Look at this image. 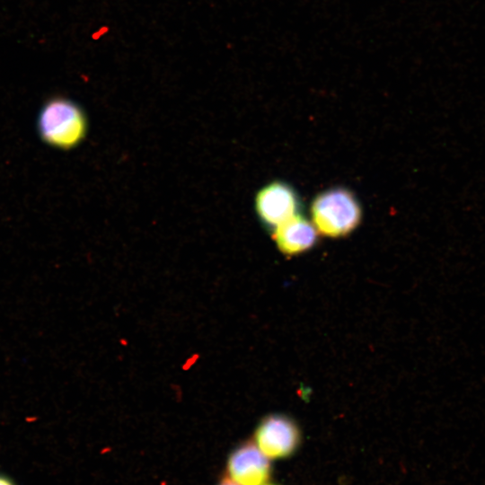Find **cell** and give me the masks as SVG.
Here are the masks:
<instances>
[{
    "label": "cell",
    "mask_w": 485,
    "mask_h": 485,
    "mask_svg": "<svg viewBox=\"0 0 485 485\" xmlns=\"http://www.w3.org/2000/svg\"><path fill=\"white\" fill-rule=\"evenodd\" d=\"M86 130L87 121L83 110L68 99H50L39 114V134L45 143L54 147H75L84 138Z\"/></svg>",
    "instance_id": "6da1fadb"
},
{
    "label": "cell",
    "mask_w": 485,
    "mask_h": 485,
    "mask_svg": "<svg viewBox=\"0 0 485 485\" xmlns=\"http://www.w3.org/2000/svg\"><path fill=\"white\" fill-rule=\"evenodd\" d=\"M312 223L327 237H342L360 222L361 208L355 196L346 189L335 188L318 195L311 206Z\"/></svg>",
    "instance_id": "7a4b0ae2"
},
{
    "label": "cell",
    "mask_w": 485,
    "mask_h": 485,
    "mask_svg": "<svg viewBox=\"0 0 485 485\" xmlns=\"http://www.w3.org/2000/svg\"><path fill=\"white\" fill-rule=\"evenodd\" d=\"M255 445L269 459L290 456L300 442L297 426L283 415L264 418L254 433Z\"/></svg>",
    "instance_id": "3957f363"
},
{
    "label": "cell",
    "mask_w": 485,
    "mask_h": 485,
    "mask_svg": "<svg viewBox=\"0 0 485 485\" xmlns=\"http://www.w3.org/2000/svg\"><path fill=\"white\" fill-rule=\"evenodd\" d=\"M295 190L281 181L271 182L259 190L255 209L262 223L272 230L297 213Z\"/></svg>",
    "instance_id": "277c9868"
},
{
    "label": "cell",
    "mask_w": 485,
    "mask_h": 485,
    "mask_svg": "<svg viewBox=\"0 0 485 485\" xmlns=\"http://www.w3.org/2000/svg\"><path fill=\"white\" fill-rule=\"evenodd\" d=\"M226 470L239 485H263L271 473L269 458L253 442L243 443L231 452Z\"/></svg>",
    "instance_id": "5b68a950"
},
{
    "label": "cell",
    "mask_w": 485,
    "mask_h": 485,
    "mask_svg": "<svg viewBox=\"0 0 485 485\" xmlns=\"http://www.w3.org/2000/svg\"><path fill=\"white\" fill-rule=\"evenodd\" d=\"M273 239L281 252L295 255L314 245L317 230L312 222L296 214L273 229Z\"/></svg>",
    "instance_id": "8992f818"
},
{
    "label": "cell",
    "mask_w": 485,
    "mask_h": 485,
    "mask_svg": "<svg viewBox=\"0 0 485 485\" xmlns=\"http://www.w3.org/2000/svg\"><path fill=\"white\" fill-rule=\"evenodd\" d=\"M217 485H239L233 480L227 477H223Z\"/></svg>",
    "instance_id": "52a82bcc"
},
{
    "label": "cell",
    "mask_w": 485,
    "mask_h": 485,
    "mask_svg": "<svg viewBox=\"0 0 485 485\" xmlns=\"http://www.w3.org/2000/svg\"><path fill=\"white\" fill-rule=\"evenodd\" d=\"M0 485H14L13 482L4 475H0Z\"/></svg>",
    "instance_id": "ba28073f"
},
{
    "label": "cell",
    "mask_w": 485,
    "mask_h": 485,
    "mask_svg": "<svg viewBox=\"0 0 485 485\" xmlns=\"http://www.w3.org/2000/svg\"><path fill=\"white\" fill-rule=\"evenodd\" d=\"M263 485H274V484H263Z\"/></svg>",
    "instance_id": "9c48e42d"
}]
</instances>
